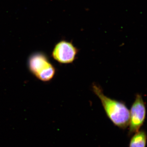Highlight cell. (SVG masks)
Listing matches in <instances>:
<instances>
[{
    "label": "cell",
    "instance_id": "6da1fadb",
    "mask_svg": "<svg viewBox=\"0 0 147 147\" xmlns=\"http://www.w3.org/2000/svg\"><path fill=\"white\" fill-rule=\"evenodd\" d=\"M92 88L99 98L106 115L113 124L121 129H126L129 123V111L125 103L106 96L102 88L96 84H93Z\"/></svg>",
    "mask_w": 147,
    "mask_h": 147
},
{
    "label": "cell",
    "instance_id": "7a4b0ae2",
    "mask_svg": "<svg viewBox=\"0 0 147 147\" xmlns=\"http://www.w3.org/2000/svg\"><path fill=\"white\" fill-rule=\"evenodd\" d=\"M28 66L30 71L38 79L48 82L55 74V69L45 55L41 53H35L30 57Z\"/></svg>",
    "mask_w": 147,
    "mask_h": 147
},
{
    "label": "cell",
    "instance_id": "3957f363",
    "mask_svg": "<svg viewBox=\"0 0 147 147\" xmlns=\"http://www.w3.org/2000/svg\"><path fill=\"white\" fill-rule=\"evenodd\" d=\"M129 112V137L140 130L146 118V110L145 102L141 94H137Z\"/></svg>",
    "mask_w": 147,
    "mask_h": 147
},
{
    "label": "cell",
    "instance_id": "277c9868",
    "mask_svg": "<svg viewBox=\"0 0 147 147\" xmlns=\"http://www.w3.org/2000/svg\"><path fill=\"white\" fill-rule=\"evenodd\" d=\"M79 50L72 42L61 40L58 42L52 53L54 59L61 64L72 63L75 59Z\"/></svg>",
    "mask_w": 147,
    "mask_h": 147
},
{
    "label": "cell",
    "instance_id": "5b68a950",
    "mask_svg": "<svg viewBox=\"0 0 147 147\" xmlns=\"http://www.w3.org/2000/svg\"><path fill=\"white\" fill-rule=\"evenodd\" d=\"M147 141L146 131L144 129L139 130L131 137L129 147H146Z\"/></svg>",
    "mask_w": 147,
    "mask_h": 147
}]
</instances>
